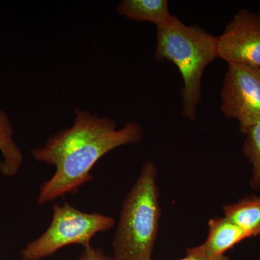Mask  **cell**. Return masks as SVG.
<instances>
[{"instance_id":"obj_1","label":"cell","mask_w":260,"mask_h":260,"mask_svg":"<svg viewBox=\"0 0 260 260\" xmlns=\"http://www.w3.org/2000/svg\"><path fill=\"white\" fill-rule=\"evenodd\" d=\"M143 138V127L138 123L130 121L118 129L110 118L76 108L73 125L30 152L37 161L56 167L52 177L41 186L38 203L76 193L93 179L92 169L106 154L123 145L138 144Z\"/></svg>"},{"instance_id":"obj_2","label":"cell","mask_w":260,"mask_h":260,"mask_svg":"<svg viewBox=\"0 0 260 260\" xmlns=\"http://www.w3.org/2000/svg\"><path fill=\"white\" fill-rule=\"evenodd\" d=\"M155 57L175 64L183 80L182 114L197 119L202 98V78L205 68L218 58V37L176 18L157 28Z\"/></svg>"},{"instance_id":"obj_3","label":"cell","mask_w":260,"mask_h":260,"mask_svg":"<svg viewBox=\"0 0 260 260\" xmlns=\"http://www.w3.org/2000/svg\"><path fill=\"white\" fill-rule=\"evenodd\" d=\"M157 177V166L145 162L123 202L112 242L114 260L152 259L161 213Z\"/></svg>"},{"instance_id":"obj_4","label":"cell","mask_w":260,"mask_h":260,"mask_svg":"<svg viewBox=\"0 0 260 260\" xmlns=\"http://www.w3.org/2000/svg\"><path fill=\"white\" fill-rule=\"evenodd\" d=\"M114 223L112 217L85 213L68 203L54 205L50 225L41 237L24 248L22 260H41L71 244L88 247L97 234L110 230Z\"/></svg>"},{"instance_id":"obj_5","label":"cell","mask_w":260,"mask_h":260,"mask_svg":"<svg viewBox=\"0 0 260 260\" xmlns=\"http://www.w3.org/2000/svg\"><path fill=\"white\" fill-rule=\"evenodd\" d=\"M220 98L223 115L237 121L245 134L260 122V68L229 64Z\"/></svg>"},{"instance_id":"obj_6","label":"cell","mask_w":260,"mask_h":260,"mask_svg":"<svg viewBox=\"0 0 260 260\" xmlns=\"http://www.w3.org/2000/svg\"><path fill=\"white\" fill-rule=\"evenodd\" d=\"M218 58L228 64L260 68V13L239 10L218 37Z\"/></svg>"},{"instance_id":"obj_7","label":"cell","mask_w":260,"mask_h":260,"mask_svg":"<svg viewBox=\"0 0 260 260\" xmlns=\"http://www.w3.org/2000/svg\"><path fill=\"white\" fill-rule=\"evenodd\" d=\"M248 238L244 231L225 217L212 218L208 222L206 240L199 246L186 249V255L204 259H216Z\"/></svg>"},{"instance_id":"obj_8","label":"cell","mask_w":260,"mask_h":260,"mask_svg":"<svg viewBox=\"0 0 260 260\" xmlns=\"http://www.w3.org/2000/svg\"><path fill=\"white\" fill-rule=\"evenodd\" d=\"M118 14L134 21H146L157 28L172 23L175 17L167 0H122L116 8Z\"/></svg>"},{"instance_id":"obj_9","label":"cell","mask_w":260,"mask_h":260,"mask_svg":"<svg viewBox=\"0 0 260 260\" xmlns=\"http://www.w3.org/2000/svg\"><path fill=\"white\" fill-rule=\"evenodd\" d=\"M224 217L235 223L248 237H260V197H249L223 207Z\"/></svg>"},{"instance_id":"obj_10","label":"cell","mask_w":260,"mask_h":260,"mask_svg":"<svg viewBox=\"0 0 260 260\" xmlns=\"http://www.w3.org/2000/svg\"><path fill=\"white\" fill-rule=\"evenodd\" d=\"M13 126L9 116L0 108V172L8 177L16 175L23 165V154L15 143Z\"/></svg>"},{"instance_id":"obj_11","label":"cell","mask_w":260,"mask_h":260,"mask_svg":"<svg viewBox=\"0 0 260 260\" xmlns=\"http://www.w3.org/2000/svg\"><path fill=\"white\" fill-rule=\"evenodd\" d=\"M243 153L252 165L250 184L254 189L260 188V122L246 132Z\"/></svg>"},{"instance_id":"obj_12","label":"cell","mask_w":260,"mask_h":260,"mask_svg":"<svg viewBox=\"0 0 260 260\" xmlns=\"http://www.w3.org/2000/svg\"><path fill=\"white\" fill-rule=\"evenodd\" d=\"M78 260H114L112 256H108L101 248L90 246L84 248Z\"/></svg>"},{"instance_id":"obj_13","label":"cell","mask_w":260,"mask_h":260,"mask_svg":"<svg viewBox=\"0 0 260 260\" xmlns=\"http://www.w3.org/2000/svg\"><path fill=\"white\" fill-rule=\"evenodd\" d=\"M150 260H153V259ZM177 260H232L229 256L223 255L221 256H219V257L216 258V259H201V258L195 257V256L186 255L185 257L181 258V259H177Z\"/></svg>"},{"instance_id":"obj_14","label":"cell","mask_w":260,"mask_h":260,"mask_svg":"<svg viewBox=\"0 0 260 260\" xmlns=\"http://www.w3.org/2000/svg\"><path fill=\"white\" fill-rule=\"evenodd\" d=\"M257 260H260V259H257Z\"/></svg>"}]
</instances>
